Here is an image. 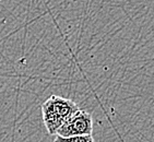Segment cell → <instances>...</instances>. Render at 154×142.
Wrapping results in <instances>:
<instances>
[{
  "instance_id": "cell-1",
  "label": "cell",
  "mask_w": 154,
  "mask_h": 142,
  "mask_svg": "<svg viewBox=\"0 0 154 142\" xmlns=\"http://www.w3.org/2000/svg\"><path fill=\"white\" fill-rule=\"evenodd\" d=\"M79 107L73 101L51 95L42 105L43 122L49 134H56L57 130Z\"/></svg>"
},
{
  "instance_id": "cell-2",
  "label": "cell",
  "mask_w": 154,
  "mask_h": 142,
  "mask_svg": "<svg viewBox=\"0 0 154 142\" xmlns=\"http://www.w3.org/2000/svg\"><path fill=\"white\" fill-rule=\"evenodd\" d=\"M93 132L92 115L86 110L80 108L74 112L67 120L59 127L56 134L61 137L86 136Z\"/></svg>"
},
{
  "instance_id": "cell-3",
  "label": "cell",
  "mask_w": 154,
  "mask_h": 142,
  "mask_svg": "<svg viewBox=\"0 0 154 142\" xmlns=\"http://www.w3.org/2000/svg\"><path fill=\"white\" fill-rule=\"evenodd\" d=\"M54 142H95L92 134L86 136H73V137H61L56 134Z\"/></svg>"
}]
</instances>
